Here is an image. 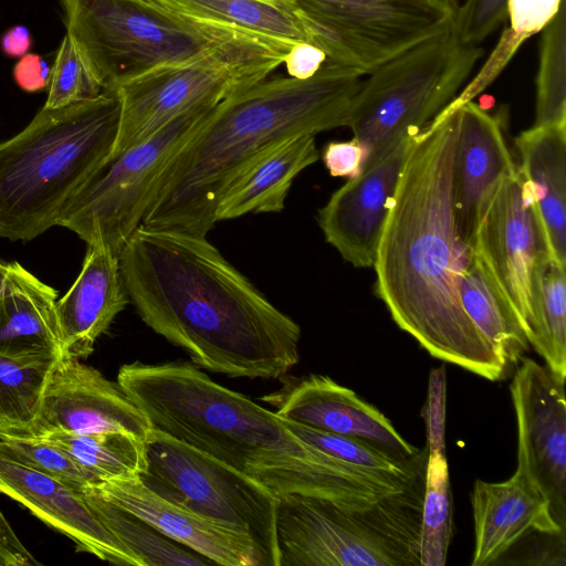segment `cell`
Returning <instances> with one entry per match:
<instances>
[{
    "mask_svg": "<svg viewBox=\"0 0 566 566\" xmlns=\"http://www.w3.org/2000/svg\"><path fill=\"white\" fill-rule=\"evenodd\" d=\"M142 321L202 369L280 379L300 360L301 327L207 237L139 226L118 254Z\"/></svg>",
    "mask_w": 566,
    "mask_h": 566,
    "instance_id": "1",
    "label": "cell"
},
{
    "mask_svg": "<svg viewBox=\"0 0 566 566\" xmlns=\"http://www.w3.org/2000/svg\"><path fill=\"white\" fill-rule=\"evenodd\" d=\"M457 108L415 136L377 247L375 290L394 322L431 356L491 381L509 366L465 314L459 279L470 249L453 205Z\"/></svg>",
    "mask_w": 566,
    "mask_h": 566,
    "instance_id": "2",
    "label": "cell"
},
{
    "mask_svg": "<svg viewBox=\"0 0 566 566\" xmlns=\"http://www.w3.org/2000/svg\"><path fill=\"white\" fill-rule=\"evenodd\" d=\"M117 382L153 429L210 455L276 497L311 495L364 509L419 475L335 459L301 440L274 411L221 386L187 361L123 365Z\"/></svg>",
    "mask_w": 566,
    "mask_h": 566,
    "instance_id": "3",
    "label": "cell"
},
{
    "mask_svg": "<svg viewBox=\"0 0 566 566\" xmlns=\"http://www.w3.org/2000/svg\"><path fill=\"white\" fill-rule=\"evenodd\" d=\"M360 78L327 60L310 78L266 77L220 102L164 168L142 226L207 237L223 193L259 158L346 127Z\"/></svg>",
    "mask_w": 566,
    "mask_h": 566,
    "instance_id": "4",
    "label": "cell"
},
{
    "mask_svg": "<svg viewBox=\"0 0 566 566\" xmlns=\"http://www.w3.org/2000/svg\"><path fill=\"white\" fill-rule=\"evenodd\" d=\"M115 90L45 108L0 142V238L31 241L57 221L74 193L108 159L118 133Z\"/></svg>",
    "mask_w": 566,
    "mask_h": 566,
    "instance_id": "5",
    "label": "cell"
},
{
    "mask_svg": "<svg viewBox=\"0 0 566 566\" xmlns=\"http://www.w3.org/2000/svg\"><path fill=\"white\" fill-rule=\"evenodd\" d=\"M423 493L424 473L364 509L279 496L280 566H420Z\"/></svg>",
    "mask_w": 566,
    "mask_h": 566,
    "instance_id": "6",
    "label": "cell"
},
{
    "mask_svg": "<svg viewBox=\"0 0 566 566\" xmlns=\"http://www.w3.org/2000/svg\"><path fill=\"white\" fill-rule=\"evenodd\" d=\"M66 32L104 90L258 36L181 14L156 0H62Z\"/></svg>",
    "mask_w": 566,
    "mask_h": 566,
    "instance_id": "7",
    "label": "cell"
},
{
    "mask_svg": "<svg viewBox=\"0 0 566 566\" xmlns=\"http://www.w3.org/2000/svg\"><path fill=\"white\" fill-rule=\"evenodd\" d=\"M482 54V48L459 39L452 22L367 74L346 122L365 148L363 170L418 135L450 104Z\"/></svg>",
    "mask_w": 566,
    "mask_h": 566,
    "instance_id": "8",
    "label": "cell"
},
{
    "mask_svg": "<svg viewBox=\"0 0 566 566\" xmlns=\"http://www.w3.org/2000/svg\"><path fill=\"white\" fill-rule=\"evenodd\" d=\"M291 45L248 36L186 63L161 67L116 87L120 117L114 156L148 138L184 112L218 104L266 77Z\"/></svg>",
    "mask_w": 566,
    "mask_h": 566,
    "instance_id": "9",
    "label": "cell"
},
{
    "mask_svg": "<svg viewBox=\"0 0 566 566\" xmlns=\"http://www.w3.org/2000/svg\"><path fill=\"white\" fill-rule=\"evenodd\" d=\"M218 104L190 108L108 157L70 199L57 226L118 255L142 224L164 168Z\"/></svg>",
    "mask_w": 566,
    "mask_h": 566,
    "instance_id": "10",
    "label": "cell"
},
{
    "mask_svg": "<svg viewBox=\"0 0 566 566\" xmlns=\"http://www.w3.org/2000/svg\"><path fill=\"white\" fill-rule=\"evenodd\" d=\"M142 481L163 497L247 536L261 566H280L277 497L256 482L153 429Z\"/></svg>",
    "mask_w": 566,
    "mask_h": 566,
    "instance_id": "11",
    "label": "cell"
},
{
    "mask_svg": "<svg viewBox=\"0 0 566 566\" xmlns=\"http://www.w3.org/2000/svg\"><path fill=\"white\" fill-rule=\"evenodd\" d=\"M470 250L516 316L530 344L534 273L548 252L532 189L518 168L497 185L481 214Z\"/></svg>",
    "mask_w": 566,
    "mask_h": 566,
    "instance_id": "12",
    "label": "cell"
},
{
    "mask_svg": "<svg viewBox=\"0 0 566 566\" xmlns=\"http://www.w3.org/2000/svg\"><path fill=\"white\" fill-rule=\"evenodd\" d=\"M510 390L517 426V468L545 497L566 531L565 380L546 365L522 357Z\"/></svg>",
    "mask_w": 566,
    "mask_h": 566,
    "instance_id": "13",
    "label": "cell"
},
{
    "mask_svg": "<svg viewBox=\"0 0 566 566\" xmlns=\"http://www.w3.org/2000/svg\"><path fill=\"white\" fill-rule=\"evenodd\" d=\"M51 431L115 432L146 442L153 427L117 381L80 359L60 355L48 376L38 413L23 434L39 437Z\"/></svg>",
    "mask_w": 566,
    "mask_h": 566,
    "instance_id": "14",
    "label": "cell"
},
{
    "mask_svg": "<svg viewBox=\"0 0 566 566\" xmlns=\"http://www.w3.org/2000/svg\"><path fill=\"white\" fill-rule=\"evenodd\" d=\"M302 23L340 30L385 61L449 27L458 0H283Z\"/></svg>",
    "mask_w": 566,
    "mask_h": 566,
    "instance_id": "15",
    "label": "cell"
},
{
    "mask_svg": "<svg viewBox=\"0 0 566 566\" xmlns=\"http://www.w3.org/2000/svg\"><path fill=\"white\" fill-rule=\"evenodd\" d=\"M416 136V135H415ZM415 136L338 188L319 209L325 240L355 268L374 265L381 230Z\"/></svg>",
    "mask_w": 566,
    "mask_h": 566,
    "instance_id": "16",
    "label": "cell"
},
{
    "mask_svg": "<svg viewBox=\"0 0 566 566\" xmlns=\"http://www.w3.org/2000/svg\"><path fill=\"white\" fill-rule=\"evenodd\" d=\"M280 389L261 398L275 407L282 419L310 428L357 437L392 451L413 455L420 450L409 444L391 421L375 406L325 375H285Z\"/></svg>",
    "mask_w": 566,
    "mask_h": 566,
    "instance_id": "17",
    "label": "cell"
},
{
    "mask_svg": "<svg viewBox=\"0 0 566 566\" xmlns=\"http://www.w3.org/2000/svg\"><path fill=\"white\" fill-rule=\"evenodd\" d=\"M0 493L27 507L85 552L115 565L142 566L93 514L83 495L8 457L0 449Z\"/></svg>",
    "mask_w": 566,
    "mask_h": 566,
    "instance_id": "18",
    "label": "cell"
},
{
    "mask_svg": "<svg viewBox=\"0 0 566 566\" xmlns=\"http://www.w3.org/2000/svg\"><path fill=\"white\" fill-rule=\"evenodd\" d=\"M88 488L214 565L261 566L260 556L247 536L163 497L145 485L140 476L103 481Z\"/></svg>",
    "mask_w": 566,
    "mask_h": 566,
    "instance_id": "19",
    "label": "cell"
},
{
    "mask_svg": "<svg viewBox=\"0 0 566 566\" xmlns=\"http://www.w3.org/2000/svg\"><path fill=\"white\" fill-rule=\"evenodd\" d=\"M458 112L453 205L461 242L470 249L481 214L500 181L517 170L499 120L472 101Z\"/></svg>",
    "mask_w": 566,
    "mask_h": 566,
    "instance_id": "20",
    "label": "cell"
},
{
    "mask_svg": "<svg viewBox=\"0 0 566 566\" xmlns=\"http://www.w3.org/2000/svg\"><path fill=\"white\" fill-rule=\"evenodd\" d=\"M470 499L474 521L472 566L497 563L532 532L565 534L542 493L517 471L504 482L476 480Z\"/></svg>",
    "mask_w": 566,
    "mask_h": 566,
    "instance_id": "21",
    "label": "cell"
},
{
    "mask_svg": "<svg viewBox=\"0 0 566 566\" xmlns=\"http://www.w3.org/2000/svg\"><path fill=\"white\" fill-rule=\"evenodd\" d=\"M127 303L118 255L103 245H87L75 282L55 304L61 355L87 358Z\"/></svg>",
    "mask_w": 566,
    "mask_h": 566,
    "instance_id": "22",
    "label": "cell"
},
{
    "mask_svg": "<svg viewBox=\"0 0 566 566\" xmlns=\"http://www.w3.org/2000/svg\"><path fill=\"white\" fill-rule=\"evenodd\" d=\"M551 259L566 268V126H532L515 138Z\"/></svg>",
    "mask_w": 566,
    "mask_h": 566,
    "instance_id": "23",
    "label": "cell"
},
{
    "mask_svg": "<svg viewBox=\"0 0 566 566\" xmlns=\"http://www.w3.org/2000/svg\"><path fill=\"white\" fill-rule=\"evenodd\" d=\"M57 292L17 262L0 291V355H61Z\"/></svg>",
    "mask_w": 566,
    "mask_h": 566,
    "instance_id": "24",
    "label": "cell"
},
{
    "mask_svg": "<svg viewBox=\"0 0 566 566\" xmlns=\"http://www.w3.org/2000/svg\"><path fill=\"white\" fill-rule=\"evenodd\" d=\"M315 135H300L276 146L242 172L217 207V222L248 213L281 212L293 180L318 159Z\"/></svg>",
    "mask_w": 566,
    "mask_h": 566,
    "instance_id": "25",
    "label": "cell"
},
{
    "mask_svg": "<svg viewBox=\"0 0 566 566\" xmlns=\"http://www.w3.org/2000/svg\"><path fill=\"white\" fill-rule=\"evenodd\" d=\"M459 295L465 314L497 356L507 366L518 363L530 345L526 335L471 250L460 274Z\"/></svg>",
    "mask_w": 566,
    "mask_h": 566,
    "instance_id": "26",
    "label": "cell"
},
{
    "mask_svg": "<svg viewBox=\"0 0 566 566\" xmlns=\"http://www.w3.org/2000/svg\"><path fill=\"white\" fill-rule=\"evenodd\" d=\"M196 20L230 27L294 45L308 42L293 9L283 0H156Z\"/></svg>",
    "mask_w": 566,
    "mask_h": 566,
    "instance_id": "27",
    "label": "cell"
},
{
    "mask_svg": "<svg viewBox=\"0 0 566 566\" xmlns=\"http://www.w3.org/2000/svg\"><path fill=\"white\" fill-rule=\"evenodd\" d=\"M35 438L61 448L95 479L96 484L137 478L146 470V442L128 434L51 431Z\"/></svg>",
    "mask_w": 566,
    "mask_h": 566,
    "instance_id": "28",
    "label": "cell"
},
{
    "mask_svg": "<svg viewBox=\"0 0 566 566\" xmlns=\"http://www.w3.org/2000/svg\"><path fill=\"white\" fill-rule=\"evenodd\" d=\"M82 495L97 520L139 559L142 566L214 565L136 515L102 499L88 486Z\"/></svg>",
    "mask_w": 566,
    "mask_h": 566,
    "instance_id": "29",
    "label": "cell"
},
{
    "mask_svg": "<svg viewBox=\"0 0 566 566\" xmlns=\"http://www.w3.org/2000/svg\"><path fill=\"white\" fill-rule=\"evenodd\" d=\"M564 266L545 255L536 266L530 345L558 378L566 380V276Z\"/></svg>",
    "mask_w": 566,
    "mask_h": 566,
    "instance_id": "30",
    "label": "cell"
},
{
    "mask_svg": "<svg viewBox=\"0 0 566 566\" xmlns=\"http://www.w3.org/2000/svg\"><path fill=\"white\" fill-rule=\"evenodd\" d=\"M57 358L54 355H0V432H27Z\"/></svg>",
    "mask_w": 566,
    "mask_h": 566,
    "instance_id": "31",
    "label": "cell"
},
{
    "mask_svg": "<svg viewBox=\"0 0 566 566\" xmlns=\"http://www.w3.org/2000/svg\"><path fill=\"white\" fill-rule=\"evenodd\" d=\"M420 566H443L452 537V504L444 446H427Z\"/></svg>",
    "mask_w": 566,
    "mask_h": 566,
    "instance_id": "32",
    "label": "cell"
},
{
    "mask_svg": "<svg viewBox=\"0 0 566 566\" xmlns=\"http://www.w3.org/2000/svg\"><path fill=\"white\" fill-rule=\"evenodd\" d=\"M286 424L310 446L359 468L405 476L416 475L426 469L427 447L413 455H407L361 438L332 433L290 421Z\"/></svg>",
    "mask_w": 566,
    "mask_h": 566,
    "instance_id": "33",
    "label": "cell"
},
{
    "mask_svg": "<svg viewBox=\"0 0 566 566\" xmlns=\"http://www.w3.org/2000/svg\"><path fill=\"white\" fill-rule=\"evenodd\" d=\"M533 126H566V14L563 2L541 31Z\"/></svg>",
    "mask_w": 566,
    "mask_h": 566,
    "instance_id": "34",
    "label": "cell"
},
{
    "mask_svg": "<svg viewBox=\"0 0 566 566\" xmlns=\"http://www.w3.org/2000/svg\"><path fill=\"white\" fill-rule=\"evenodd\" d=\"M564 0H507L510 28L502 34L481 72L453 99L458 105L471 101L501 72L516 50L532 35L539 33L556 15Z\"/></svg>",
    "mask_w": 566,
    "mask_h": 566,
    "instance_id": "35",
    "label": "cell"
},
{
    "mask_svg": "<svg viewBox=\"0 0 566 566\" xmlns=\"http://www.w3.org/2000/svg\"><path fill=\"white\" fill-rule=\"evenodd\" d=\"M0 449L11 459L82 494L95 479L57 446L40 438L0 432Z\"/></svg>",
    "mask_w": 566,
    "mask_h": 566,
    "instance_id": "36",
    "label": "cell"
},
{
    "mask_svg": "<svg viewBox=\"0 0 566 566\" xmlns=\"http://www.w3.org/2000/svg\"><path fill=\"white\" fill-rule=\"evenodd\" d=\"M49 94L43 107L59 108L97 97L104 88L73 38L66 32L51 69Z\"/></svg>",
    "mask_w": 566,
    "mask_h": 566,
    "instance_id": "37",
    "label": "cell"
},
{
    "mask_svg": "<svg viewBox=\"0 0 566 566\" xmlns=\"http://www.w3.org/2000/svg\"><path fill=\"white\" fill-rule=\"evenodd\" d=\"M507 17V0H464L458 4L453 29L459 39L480 45Z\"/></svg>",
    "mask_w": 566,
    "mask_h": 566,
    "instance_id": "38",
    "label": "cell"
},
{
    "mask_svg": "<svg viewBox=\"0 0 566 566\" xmlns=\"http://www.w3.org/2000/svg\"><path fill=\"white\" fill-rule=\"evenodd\" d=\"M365 158V148L355 138L331 142L322 154L323 163L333 177H357L361 174Z\"/></svg>",
    "mask_w": 566,
    "mask_h": 566,
    "instance_id": "39",
    "label": "cell"
},
{
    "mask_svg": "<svg viewBox=\"0 0 566 566\" xmlns=\"http://www.w3.org/2000/svg\"><path fill=\"white\" fill-rule=\"evenodd\" d=\"M327 60L322 49L312 43L301 42L291 46L283 64L289 76L305 80L314 76Z\"/></svg>",
    "mask_w": 566,
    "mask_h": 566,
    "instance_id": "40",
    "label": "cell"
},
{
    "mask_svg": "<svg viewBox=\"0 0 566 566\" xmlns=\"http://www.w3.org/2000/svg\"><path fill=\"white\" fill-rule=\"evenodd\" d=\"M51 69L45 60L34 53H27L13 67L15 83L23 91L33 93L49 86Z\"/></svg>",
    "mask_w": 566,
    "mask_h": 566,
    "instance_id": "41",
    "label": "cell"
},
{
    "mask_svg": "<svg viewBox=\"0 0 566 566\" xmlns=\"http://www.w3.org/2000/svg\"><path fill=\"white\" fill-rule=\"evenodd\" d=\"M0 44L6 55L10 57L23 56L31 49V33L24 25H14L3 33Z\"/></svg>",
    "mask_w": 566,
    "mask_h": 566,
    "instance_id": "42",
    "label": "cell"
},
{
    "mask_svg": "<svg viewBox=\"0 0 566 566\" xmlns=\"http://www.w3.org/2000/svg\"><path fill=\"white\" fill-rule=\"evenodd\" d=\"M0 539L12 551L21 554L25 558L30 559L33 564H38L35 558L30 554L25 546L20 542L19 537L12 530L10 523L4 517L0 509Z\"/></svg>",
    "mask_w": 566,
    "mask_h": 566,
    "instance_id": "43",
    "label": "cell"
},
{
    "mask_svg": "<svg viewBox=\"0 0 566 566\" xmlns=\"http://www.w3.org/2000/svg\"><path fill=\"white\" fill-rule=\"evenodd\" d=\"M33 564L30 559L9 548L0 539V566H23Z\"/></svg>",
    "mask_w": 566,
    "mask_h": 566,
    "instance_id": "44",
    "label": "cell"
},
{
    "mask_svg": "<svg viewBox=\"0 0 566 566\" xmlns=\"http://www.w3.org/2000/svg\"><path fill=\"white\" fill-rule=\"evenodd\" d=\"M9 268H10V263H4L2 260H0V291L4 284L6 279H7Z\"/></svg>",
    "mask_w": 566,
    "mask_h": 566,
    "instance_id": "45",
    "label": "cell"
}]
</instances>
